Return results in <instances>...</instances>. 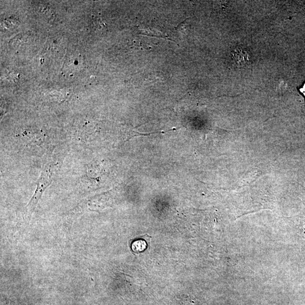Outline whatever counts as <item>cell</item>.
I'll list each match as a JSON object with an SVG mask.
<instances>
[{"label":"cell","mask_w":305,"mask_h":305,"mask_svg":"<svg viewBox=\"0 0 305 305\" xmlns=\"http://www.w3.org/2000/svg\"><path fill=\"white\" fill-rule=\"evenodd\" d=\"M52 167L51 165H49L47 164L43 169L39 179L37 189H36L33 197L32 198L26 209V215L29 217H31L34 211L36 205H37L40 197L42 196L44 190L51 183L53 176Z\"/></svg>","instance_id":"6da1fadb"},{"label":"cell","mask_w":305,"mask_h":305,"mask_svg":"<svg viewBox=\"0 0 305 305\" xmlns=\"http://www.w3.org/2000/svg\"><path fill=\"white\" fill-rule=\"evenodd\" d=\"M300 92H301L305 98V83L302 86V87L299 89Z\"/></svg>","instance_id":"277c9868"},{"label":"cell","mask_w":305,"mask_h":305,"mask_svg":"<svg viewBox=\"0 0 305 305\" xmlns=\"http://www.w3.org/2000/svg\"><path fill=\"white\" fill-rule=\"evenodd\" d=\"M146 245L144 241L140 240L136 241L133 244V249L135 252L143 251L145 247H142V245Z\"/></svg>","instance_id":"3957f363"},{"label":"cell","mask_w":305,"mask_h":305,"mask_svg":"<svg viewBox=\"0 0 305 305\" xmlns=\"http://www.w3.org/2000/svg\"><path fill=\"white\" fill-rule=\"evenodd\" d=\"M232 58L236 66L244 68L248 67L251 62V56L248 50L242 47H236L232 52Z\"/></svg>","instance_id":"7a4b0ae2"}]
</instances>
